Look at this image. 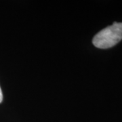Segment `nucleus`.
I'll return each mask as SVG.
<instances>
[{
	"mask_svg": "<svg viewBox=\"0 0 122 122\" xmlns=\"http://www.w3.org/2000/svg\"><path fill=\"white\" fill-rule=\"evenodd\" d=\"M122 39V22H114L111 26L98 32L92 39L94 46L100 49H107L118 44Z\"/></svg>",
	"mask_w": 122,
	"mask_h": 122,
	"instance_id": "nucleus-1",
	"label": "nucleus"
},
{
	"mask_svg": "<svg viewBox=\"0 0 122 122\" xmlns=\"http://www.w3.org/2000/svg\"><path fill=\"white\" fill-rule=\"evenodd\" d=\"M3 100V94H2V92H1V89L0 87V103L2 102Z\"/></svg>",
	"mask_w": 122,
	"mask_h": 122,
	"instance_id": "nucleus-2",
	"label": "nucleus"
}]
</instances>
